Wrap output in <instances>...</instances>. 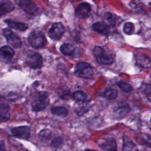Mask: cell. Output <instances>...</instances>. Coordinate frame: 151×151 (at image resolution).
Returning a JSON list of instances; mask_svg holds the SVG:
<instances>
[{"label": "cell", "instance_id": "obj_1", "mask_svg": "<svg viewBox=\"0 0 151 151\" xmlns=\"http://www.w3.org/2000/svg\"><path fill=\"white\" fill-rule=\"evenodd\" d=\"M49 103V94L47 91H41L34 94L31 102V107L34 111H42Z\"/></svg>", "mask_w": 151, "mask_h": 151}, {"label": "cell", "instance_id": "obj_2", "mask_svg": "<svg viewBox=\"0 0 151 151\" xmlns=\"http://www.w3.org/2000/svg\"><path fill=\"white\" fill-rule=\"evenodd\" d=\"M93 55L96 61L100 64L109 65L113 63L112 55L100 46H96L94 48Z\"/></svg>", "mask_w": 151, "mask_h": 151}, {"label": "cell", "instance_id": "obj_3", "mask_svg": "<svg viewBox=\"0 0 151 151\" xmlns=\"http://www.w3.org/2000/svg\"><path fill=\"white\" fill-rule=\"evenodd\" d=\"M74 73L78 77L85 79H91L94 75L92 67L86 62L78 63L76 65Z\"/></svg>", "mask_w": 151, "mask_h": 151}, {"label": "cell", "instance_id": "obj_4", "mask_svg": "<svg viewBox=\"0 0 151 151\" xmlns=\"http://www.w3.org/2000/svg\"><path fill=\"white\" fill-rule=\"evenodd\" d=\"M28 41L29 45L34 48L43 47L47 42L44 34L38 30H33L28 35Z\"/></svg>", "mask_w": 151, "mask_h": 151}, {"label": "cell", "instance_id": "obj_5", "mask_svg": "<svg viewBox=\"0 0 151 151\" xmlns=\"http://www.w3.org/2000/svg\"><path fill=\"white\" fill-rule=\"evenodd\" d=\"M42 58L41 55L38 52L31 51L26 57L25 64L27 66L31 68H40L42 65Z\"/></svg>", "mask_w": 151, "mask_h": 151}, {"label": "cell", "instance_id": "obj_6", "mask_svg": "<svg viewBox=\"0 0 151 151\" xmlns=\"http://www.w3.org/2000/svg\"><path fill=\"white\" fill-rule=\"evenodd\" d=\"M15 3L22 9L25 13L34 15L38 10L37 6L31 0H14Z\"/></svg>", "mask_w": 151, "mask_h": 151}, {"label": "cell", "instance_id": "obj_7", "mask_svg": "<svg viewBox=\"0 0 151 151\" xmlns=\"http://www.w3.org/2000/svg\"><path fill=\"white\" fill-rule=\"evenodd\" d=\"M2 33L7 42L13 47L19 48L22 46V41L20 38L15 34L11 29L5 28L2 30Z\"/></svg>", "mask_w": 151, "mask_h": 151}, {"label": "cell", "instance_id": "obj_8", "mask_svg": "<svg viewBox=\"0 0 151 151\" xmlns=\"http://www.w3.org/2000/svg\"><path fill=\"white\" fill-rule=\"evenodd\" d=\"M65 32L64 25L61 22L54 23L49 29L48 34L49 37L54 40H59Z\"/></svg>", "mask_w": 151, "mask_h": 151}, {"label": "cell", "instance_id": "obj_9", "mask_svg": "<svg viewBox=\"0 0 151 151\" xmlns=\"http://www.w3.org/2000/svg\"><path fill=\"white\" fill-rule=\"evenodd\" d=\"M11 133L15 137L26 140L29 137L30 129L27 126L15 127L11 129Z\"/></svg>", "mask_w": 151, "mask_h": 151}, {"label": "cell", "instance_id": "obj_10", "mask_svg": "<svg viewBox=\"0 0 151 151\" xmlns=\"http://www.w3.org/2000/svg\"><path fill=\"white\" fill-rule=\"evenodd\" d=\"M91 11V5L87 2H82L77 5L75 10L76 16L80 18L83 19L88 17Z\"/></svg>", "mask_w": 151, "mask_h": 151}, {"label": "cell", "instance_id": "obj_11", "mask_svg": "<svg viewBox=\"0 0 151 151\" xmlns=\"http://www.w3.org/2000/svg\"><path fill=\"white\" fill-rule=\"evenodd\" d=\"M135 60L136 64L143 68L147 69L151 67V57L144 53H136Z\"/></svg>", "mask_w": 151, "mask_h": 151}, {"label": "cell", "instance_id": "obj_12", "mask_svg": "<svg viewBox=\"0 0 151 151\" xmlns=\"http://www.w3.org/2000/svg\"><path fill=\"white\" fill-rule=\"evenodd\" d=\"M61 52L66 56L76 57L79 54L78 47L71 43H66L61 45L60 48Z\"/></svg>", "mask_w": 151, "mask_h": 151}, {"label": "cell", "instance_id": "obj_13", "mask_svg": "<svg viewBox=\"0 0 151 151\" xmlns=\"http://www.w3.org/2000/svg\"><path fill=\"white\" fill-rule=\"evenodd\" d=\"M99 146L104 150H116L117 145L116 140L112 138H108L103 139L102 141L100 142Z\"/></svg>", "mask_w": 151, "mask_h": 151}, {"label": "cell", "instance_id": "obj_14", "mask_svg": "<svg viewBox=\"0 0 151 151\" xmlns=\"http://www.w3.org/2000/svg\"><path fill=\"white\" fill-rule=\"evenodd\" d=\"M14 54V50L8 45H4L0 48V58L4 60L10 61L12 59Z\"/></svg>", "mask_w": 151, "mask_h": 151}, {"label": "cell", "instance_id": "obj_15", "mask_svg": "<svg viewBox=\"0 0 151 151\" xmlns=\"http://www.w3.org/2000/svg\"><path fill=\"white\" fill-rule=\"evenodd\" d=\"M15 6L9 0H2L0 2V17L14 11Z\"/></svg>", "mask_w": 151, "mask_h": 151}, {"label": "cell", "instance_id": "obj_16", "mask_svg": "<svg viewBox=\"0 0 151 151\" xmlns=\"http://www.w3.org/2000/svg\"><path fill=\"white\" fill-rule=\"evenodd\" d=\"M135 139L139 144L151 149V137L148 134L144 133H137Z\"/></svg>", "mask_w": 151, "mask_h": 151}, {"label": "cell", "instance_id": "obj_17", "mask_svg": "<svg viewBox=\"0 0 151 151\" xmlns=\"http://www.w3.org/2000/svg\"><path fill=\"white\" fill-rule=\"evenodd\" d=\"M93 29L97 32L102 35H107L109 33V26L102 22H96L92 25Z\"/></svg>", "mask_w": 151, "mask_h": 151}, {"label": "cell", "instance_id": "obj_18", "mask_svg": "<svg viewBox=\"0 0 151 151\" xmlns=\"http://www.w3.org/2000/svg\"><path fill=\"white\" fill-rule=\"evenodd\" d=\"M5 22L11 28L18 30V31H25L28 28V25L23 22H17L11 19H5Z\"/></svg>", "mask_w": 151, "mask_h": 151}, {"label": "cell", "instance_id": "obj_19", "mask_svg": "<svg viewBox=\"0 0 151 151\" xmlns=\"http://www.w3.org/2000/svg\"><path fill=\"white\" fill-rule=\"evenodd\" d=\"M9 106L4 103L0 104V120L1 122H6L10 119Z\"/></svg>", "mask_w": 151, "mask_h": 151}, {"label": "cell", "instance_id": "obj_20", "mask_svg": "<svg viewBox=\"0 0 151 151\" xmlns=\"http://www.w3.org/2000/svg\"><path fill=\"white\" fill-rule=\"evenodd\" d=\"M123 150H136L137 148L136 145L130 139L129 137L124 136L123 137Z\"/></svg>", "mask_w": 151, "mask_h": 151}, {"label": "cell", "instance_id": "obj_21", "mask_svg": "<svg viewBox=\"0 0 151 151\" xmlns=\"http://www.w3.org/2000/svg\"><path fill=\"white\" fill-rule=\"evenodd\" d=\"M99 96L108 100H114L117 97V91L112 88H107L104 91L99 93Z\"/></svg>", "mask_w": 151, "mask_h": 151}, {"label": "cell", "instance_id": "obj_22", "mask_svg": "<svg viewBox=\"0 0 151 151\" xmlns=\"http://www.w3.org/2000/svg\"><path fill=\"white\" fill-rule=\"evenodd\" d=\"M52 114L61 117H65L68 115V110L63 106H54L51 109Z\"/></svg>", "mask_w": 151, "mask_h": 151}, {"label": "cell", "instance_id": "obj_23", "mask_svg": "<svg viewBox=\"0 0 151 151\" xmlns=\"http://www.w3.org/2000/svg\"><path fill=\"white\" fill-rule=\"evenodd\" d=\"M72 97L76 101H83L87 98V95L85 92L81 90H78L73 93Z\"/></svg>", "mask_w": 151, "mask_h": 151}, {"label": "cell", "instance_id": "obj_24", "mask_svg": "<svg viewBox=\"0 0 151 151\" xmlns=\"http://www.w3.org/2000/svg\"><path fill=\"white\" fill-rule=\"evenodd\" d=\"M52 132L48 129L41 130L38 133V137L42 141H47L50 140L52 137Z\"/></svg>", "mask_w": 151, "mask_h": 151}, {"label": "cell", "instance_id": "obj_25", "mask_svg": "<svg viewBox=\"0 0 151 151\" xmlns=\"http://www.w3.org/2000/svg\"><path fill=\"white\" fill-rule=\"evenodd\" d=\"M129 108L127 106H123L117 108V110L115 112V115L116 117L122 118L124 117L129 112Z\"/></svg>", "mask_w": 151, "mask_h": 151}, {"label": "cell", "instance_id": "obj_26", "mask_svg": "<svg viewBox=\"0 0 151 151\" xmlns=\"http://www.w3.org/2000/svg\"><path fill=\"white\" fill-rule=\"evenodd\" d=\"M123 32L127 35H131L134 31V26L132 22H127L123 25Z\"/></svg>", "mask_w": 151, "mask_h": 151}, {"label": "cell", "instance_id": "obj_27", "mask_svg": "<svg viewBox=\"0 0 151 151\" xmlns=\"http://www.w3.org/2000/svg\"><path fill=\"white\" fill-rule=\"evenodd\" d=\"M117 84H118V86L119 87V88L124 92L129 93V92L132 91L133 90L132 86L127 83L123 82V81H120Z\"/></svg>", "mask_w": 151, "mask_h": 151}, {"label": "cell", "instance_id": "obj_28", "mask_svg": "<svg viewBox=\"0 0 151 151\" xmlns=\"http://www.w3.org/2000/svg\"><path fill=\"white\" fill-rule=\"evenodd\" d=\"M63 146V140L59 137H55L51 143V147L54 149H60Z\"/></svg>", "mask_w": 151, "mask_h": 151}, {"label": "cell", "instance_id": "obj_29", "mask_svg": "<svg viewBox=\"0 0 151 151\" xmlns=\"http://www.w3.org/2000/svg\"><path fill=\"white\" fill-rule=\"evenodd\" d=\"M142 91L148 100L151 102V85L149 84H144L142 86Z\"/></svg>", "mask_w": 151, "mask_h": 151}, {"label": "cell", "instance_id": "obj_30", "mask_svg": "<svg viewBox=\"0 0 151 151\" xmlns=\"http://www.w3.org/2000/svg\"><path fill=\"white\" fill-rule=\"evenodd\" d=\"M104 18L105 19L109 21L110 22H113V21H114V18H113V15L112 14H111L110 12H107L104 15Z\"/></svg>", "mask_w": 151, "mask_h": 151}, {"label": "cell", "instance_id": "obj_31", "mask_svg": "<svg viewBox=\"0 0 151 151\" xmlns=\"http://www.w3.org/2000/svg\"><path fill=\"white\" fill-rule=\"evenodd\" d=\"M5 144L3 141H0V150H5Z\"/></svg>", "mask_w": 151, "mask_h": 151}, {"label": "cell", "instance_id": "obj_32", "mask_svg": "<svg viewBox=\"0 0 151 151\" xmlns=\"http://www.w3.org/2000/svg\"><path fill=\"white\" fill-rule=\"evenodd\" d=\"M150 8H151V2H150Z\"/></svg>", "mask_w": 151, "mask_h": 151}, {"label": "cell", "instance_id": "obj_33", "mask_svg": "<svg viewBox=\"0 0 151 151\" xmlns=\"http://www.w3.org/2000/svg\"><path fill=\"white\" fill-rule=\"evenodd\" d=\"M150 122H151V119H150Z\"/></svg>", "mask_w": 151, "mask_h": 151}, {"label": "cell", "instance_id": "obj_34", "mask_svg": "<svg viewBox=\"0 0 151 151\" xmlns=\"http://www.w3.org/2000/svg\"><path fill=\"white\" fill-rule=\"evenodd\" d=\"M150 77H151V74H150Z\"/></svg>", "mask_w": 151, "mask_h": 151}]
</instances>
